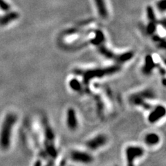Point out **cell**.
Wrapping results in <instances>:
<instances>
[{"instance_id": "obj_1", "label": "cell", "mask_w": 166, "mask_h": 166, "mask_svg": "<svg viewBox=\"0 0 166 166\" xmlns=\"http://www.w3.org/2000/svg\"><path fill=\"white\" fill-rule=\"evenodd\" d=\"M121 68L118 65H114V66L105 67V68H96L93 69H76L74 73L83 76L84 84L87 86L89 84V82L93 78H101V77L109 76V75L114 74L120 71Z\"/></svg>"}, {"instance_id": "obj_2", "label": "cell", "mask_w": 166, "mask_h": 166, "mask_svg": "<svg viewBox=\"0 0 166 166\" xmlns=\"http://www.w3.org/2000/svg\"><path fill=\"white\" fill-rule=\"evenodd\" d=\"M17 120V116L13 113H9L4 118L0 132V147L7 149L11 144V138L13 126Z\"/></svg>"}, {"instance_id": "obj_3", "label": "cell", "mask_w": 166, "mask_h": 166, "mask_svg": "<svg viewBox=\"0 0 166 166\" xmlns=\"http://www.w3.org/2000/svg\"><path fill=\"white\" fill-rule=\"evenodd\" d=\"M43 123V128H44V133L45 136V149L49 156L53 158L57 157V150L55 148L54 146V139H55V134L53 132V130L51 129V126L49 125L48 121L46 119H44L42 121Z\"/></svg>"}, {"instance_id": "obj_4", "label": "cell", "mask_w": 166, "mask_h": 166, "mask_svg": "<svg viewBox=\"0 0 166 166\" xmlns=\"http://www.w3.org/2000/svg\"><path fill=\"white\" fill-rule=\"evenodd\" d=\"M154 97V93L152 90H146L143 92L138 93L136 94L132 95L130 97V100L132 104L139 105V106H142L145 109H150V105L147 103L146 102V99H151Z\"/></svg>"}, {"instance_id": "obj_5", "label": "cell", "mask_w": 166, "mask_h": 166, "mask_svg": "<svg viewBox=\"0 0 166 166\" xmlns=\"http://www.w3.org/2000/svg\"><path fill=\"white\" fill-rule=\"evenodd\" d=\"M145 151L143 148L136 146H129L125 149V157L128 165H133L136 158L144 155Z\"/></svg>"}, {"instance_id": "obj_6", "label": "cell", "mask_w": 166, "mask_h": 166, "mask_svg": "<svg viewBox=\"0 0 166 166\" xmlns=\"http://www.w3.org/2000/svg\"><path fill=\"white\" fill-rule=\"evenodd\" d=\"M71 159L77 163L89 164L93 161V156L86 152L80 150H73L70 152Z\"/></svg>"}, {"instance_id": "obj_7", "label": "cell", "mask_w": 166, "mask_h": 166, "mask_svg": "<svg viewBox=\"0 0 166 166\" xmlns=\"http://www.w3.org/2000/svg\"><path fill=\"white\" fill-rule=\"evenodd\" d=\"M107 143V137L104 134H99L89 140L86 143V146L90 150H96L100 148H102Z\"/></svg>"}, {"instance_id": "obj_8", "label": "cell", "mask_w": 166, "mask_h": 166, "mask_svg": "<svg viewBox=\"0 0 166 166\" xmlns=\"http://www.w3.org/2000/svg\"><path fill=\"white\" fill-rule=\"evenodd\" d=\"M165 115V109L162 105H158L151 111L148 116V121L150 123H155Z\"/></svg>"}, {"instance_id": "obj_9", "label": "cell", "mask_w": 166, "mask_h": 166, "mask_svg": "<svg viewBox=\"0 0 166 166\" xmlns=\"http://www.w3.org/2000/svg\"><path fill=\"white\" fill-rule=\"evenodd\" d=\"M67 125L71 131H75L78 128V121L76 111L74 108L68 109L67 112Z\"/></svg>"}, {"instance_id": "obj_10", "label": "cell", "mask_w": 166, "mask_h": 166, "mask_svg": "<svg viewBox=\"0 0 166 166\" xmlns=\"http://www.w3.org/2000/svg\"><path fill=\"white\" fill-rule=\"evenodd\" d=\"M93 1H94L96 8L97 9L98 13H99L100 17L103 20L108 17L109 13L105 0H93Z\"/></svg>"}, {"instance_id": "obj_11", "label": "cell", "mask_w": 166, "mask_h": 166, "mask_svg": "<svg viewBox=\"0 0 166 166\" xmlns=\"http://www.w3.org/2000/svg\"><path fill=\"white\" fill-rule=\"evenodd\" d=\"M156 66V64L154 63L152 57L150 55H148L146 57L145 64L143 67V73L146 75H149Z\"/></svg>"}, {"instance_id": "obj_12", "label": "cell", "mask_w": 166, "mask_h": 166, "mask_svg": "<svg viewBox=\"0 0 166 166\" xmlns=\"http://www.w3.org/2000/svg\"><path fill=\"white\" fill-rule=\"evenodd\" d=\"M19 17V14L17 12H8L2 17H0V25L5 26L8 24L13 21L17 20Z\"/></svg>"}, {"instance_id": "obj_13", "label": "cell", "mask_w": 166, "mask_h": 166, "mask_svg": "<svg viewBox=\"0 0 166 166\" xmlns=\"http://www.w3.org/2000/svg\"><path fill=\"white\" fill-rule=\"evenodd\" d=\"M144 141L147 146H154L160 142V137L156 133H149L146 135Z\"/></svg>"}, {"instance_id": "obj_14", "label": "cell", "mask_w": 166, "mask_h": 166, "mask_svg": "<svg viewBox=\"0 0 166 166\" xmlns=\"http://www.w3.org/2000/svg\"><path fill=\"white\" fill-rule=\"evenodd\" d=\"M105 40V35L100 30H98V31H96L95 37H93V39L91 41L93 45H97L98 46H100V44H102Z\"/></svg>"}, {"instance_id": "obj_15", "label": "cell", "mask_w": 166, "mask_h": 166, "mask_svg": "<svg viewBox=\"0 0 166 166\" xmlns=\"http://www.w3.org/2000/svg\"><path fill=\"white\" fill-rule=\"evenodd\" d=\"M69 86L71 89H73L75 92H80L83 89V86H82L81 83L76 78H73L70 80Z\"/></svg>"}, {"instance_id": "obj_16", "label": "cell", "mask_w": 166, "mask_h": 166, "mask_svg": "<svg viewBox=\"0 0 166 166\" xmlns=\"http://www.w3.org/2000/svg\"><path fill=\"white\" fill-rule=\"evenodd\" d=\"M147 16H148L149 22H157V21H156V19L155 14H154V9L152 7L150 6H148V8H147Z\"/></svg>"}, {"instance_id": "obj_17", "label": "cell", "mask_w": 166, "mask_h": 166, "mask_svg": "<svg viewBox=\"0 0 166 166\" xmlns=\"http://www.w3.org/2000/svg\"><path fill=\"white\" fill-rule=\"evenodd\" d=\"M158 22H149L148 26L146 27V31L149 35H152L155 33L156 30V24Z\"/></svg>"}, {"instance_id": "obj_18", "label": "cell", "mask_w": 166, "mask_h": 166, "mask_svg": "<svg viewBox=\"0 0 166 166\" xmlns=\"http://www.w3.org/2000/svg\"><path fill=\"white\" fill-rule=\"evenodd\" d=\"M158 10L161 13H164L165 11V0H159L156 4Z\"/></svg>"}, {"instance_id": "obj_19", "label": "cell", "mask_w": 166, "mask_h": 166, "mask_svg": "<svg viewBox=\"0 0 166 166\" xmlns=\"http://www.w3.org/2000/svg\"><path fill=\"white\" fill-rule=\"evenodd\" d=\"M0 8L4 11H8L10 10V5L4 0H0Z\"/></svg>"}]
</instances>
